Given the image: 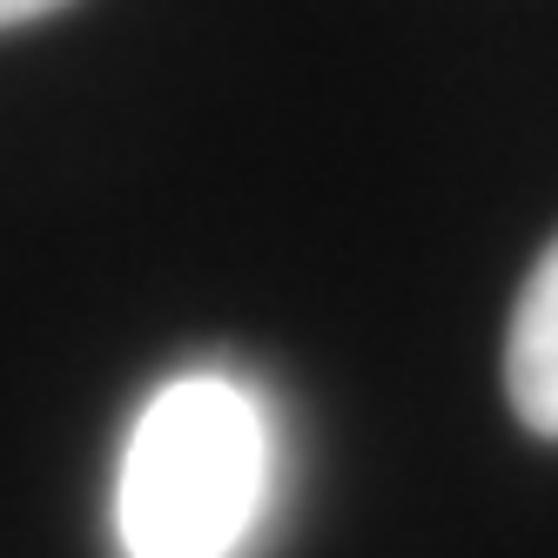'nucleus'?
I'll return each mask as SVG.
<instances>
[{
  "label": "nucleus",
  "mask_w": 558,
  "mask_h": 558,
  "mask_svg": "<svg viewBox=\"0 0 558 558\" xmlns=\"http://www.w3.org/2000/svg\"><path fill=\"white\" fill-rule=\"evenodd\" d=\"M276 411L250 377H169L135 411L114 471L122 558H250L276 505Z\"/></svg>",
  "instance_id": "obj_1"
},
{
  "label": "nucleus",
  "mask_w": 558,
  "mask_h": 558,
  "mask_svg": "<svg viewBox=\"0 0 558 558\" xmlns=\"http://www.w3.org/2000/svg\"><path fill=\"white\" fill-rule=\"evenodd\" d=\"M505 397L525 430L558 437V243L532 263L505 330Z\"/></svg>",
  "instance_id": "obj_2"
},
{
  "label": "nucleus",
  "mask_w": 558,
  "mask_h": 558,
  "mask_svg": "<svg viewBox=\"0 0 558 558\" xmlns=\"http://www.w3.org/2000/svg\"><path fill=\"white\" fill-rule=\"evenodd\" d=\"M54 8H68V0H0V27H21V21H41V14H54Z\"/></svg>",
  "instance_id": "obj_3"
}]
</instances>
